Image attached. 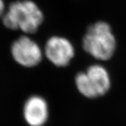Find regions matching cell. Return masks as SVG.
Wrapping results in <instances>:
<instances>
[{
    "label": "cell",
    "instance_id": "7",
    "mask_svg": "<svg viewBox=\"0 0 126 126\" xmlns=\"http://www.w3.org/2000/svg\"><path fill=\"white\" fill-rule=\"evenodd\" d=\"M5 3L4 0H0V17H2L5 12Z\"/></svg>",
    "mask_w": 126,
    "mask_h": 126
},
{
    "label": "cell",
    "instance_id": "4",
    "mask_svg": "<svg viewBox=\"0 0 126 126\" xmlns=\"http://www.w3.org/2000/svg\"><path fill=\"white\" fill-rule=\"evenodd\" d=\"M11 53L14 60L25 67L38 65L44 54L39 45L27 34L14 41L11 47Z\"/></svg>",
    "mask_w": 126,
    "mask_h": 126
},
{
    "label": "cell",
    "instance_id": "1",
    "mask_svg": "<svg viewBox=\"0 0 126 126\" xmlns=\"http://www.w3.org/2000/svg\"><path fill=\"white\" fill-rule=\"evenodd\" d=\"M43 21V12L32 0L12 2L2 16V22L6 28L11 30H20L27 35L35 33Z\"/></svg>",
    "mask_w": 126,
    "mask_h": 126
},
{
    "label": "cell",
    "instance_id": "5",
    "mask_svg": "<svg viewBox=\"0 0 126 126\" xmlns=\"http://www.w3.org/2000/svg\"><path fill=\"white\" fill-rule=\"evenodd\" d=\"M44 54L53 64L63 67L70 63L74 57L75 50L72 42L67 39L53 36L46 41Z\"/></svg>",
    "mask_w": 126,
    "mask_h": 126
},
{
    "label": "cell",
    "instance_id": "3",
    "mask_svg": "<svg viewBox=\"0 0 126 126\" xmlns=\"http://www.w3.org/2000/svg\"><path fill=\"white\" fill-rule=\"evenodd\" d=\"M78 90L88 98H95L106 94L110 88L111 80L107 70L99 64L91 65L86 72L76 76Z\"/></svg>",
    "mask_w": 126,
    "mask_h": 126
},
{
    "label": "cell",
    "instance_id": "2",
    "mask_svg": "<svg viewBox=\"0 0 126 126\" xmlns=\"http://www.w3.org/2000/svg\"><path fill=\"white\" fill-rule=\"evenodd\" d=\"M84 50L97 60H108L116 48V40L109 23L98 21L88 27L83 37Z\"/></svg>",
    "mask_w": 126,
    "mask_h": 126
},
{
    "label": "cell",
    "instance_id": "6",
    "mask_svg": "<svg viewBox=\"0 0 126 126\" xmlns=\"http://www.w3.org/2000/svg\"><path fill=\"white\" fill-rule=\"evenodd\" d=\"M48 106L42 97H29L23 107V116L30 126H43L48 118Z\"/></svg>",
    "mask_w": 126,
    "mask_h": 126
}]
</instances>
